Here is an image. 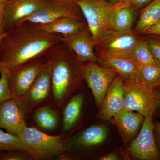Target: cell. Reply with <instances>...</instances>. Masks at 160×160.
<instances>
[{
  "label": "cell",
  "instance_id": "9a60e30c",
  "mask_svg": "<svg viewBox=\"0 0 160 160\" xmlns=\"http://www.w3.org/2000/svg\"><path fill=\"white\" fill-rule=\"evenodd\" d=\"M124 83L119 75L116 76L107 89L102 104L100 117L109 121L124 108Z\"/></svg>",
  "mask_w": 160,
  "mask_h": 160
},
{
  "label": "cell",
  "instance_id": "e575fe53",
  "mask_svg": "<svg viewBox=\"0 0 160 160\" xmlns=\"http://www.w3.org/2000/svg\"><path fill=\"white\" fill-rule=\"evenodd\" d=\"M100 160H117L118 159V155L115 152L109 153L99 158Z\"/></svg>",
  "mask_w": 160,
  "mask_h": 160
},
{
  "label": "cell",
  "instance_id": "277c9868",
  "mask_svg": "<svg viewBox=\"0 0 160 160\" xmlns=\"http://www.w3.org/2000/svg\"><path fill=\"white\" fill-rule=\"evenodd\" d=\"M86 20L95 43L112 31L109 18L114 9L122 4L112 5L105 0H75Z\"/></svg>",
  "mask_w": 160,
  "mask_h": 160
},
{
  "label": "cell",
  "instance_id": "cb8c5ba5",
  "mask_svg": "<svg viewBox=\"0 0 160 160\" xmlns=\"http://www.w3.org/2000/svg\"><path fill=\"white\" fill-rule=\"evenodd\" d=\"M138 82L155 88L160 85V66L158 65L139 66Z\"/></svg>",
  "mask_w": 160,
  "mask_h": 160
},
{
  "label": "cell",
  "instance_id": "7c38bea8",
  "mask_svg": "<svg viewBox=\"0 0 160 160\" xmlns=\"http://www.w3.org/2000/svg\"><path fill=\"white\" fill-rule=\"evenodd\" d=\"M27 126L26 115L17 100L11 98L0 103V129L18 136Z\"/></svg>",
  "mask_w": 160,
  "mask_h": 160
},
{
  "label": "cell",
  "instance_id": "6da1fadb",
  "mask_svg": "<svg viewBox=\"0 0 160 160\" xmlns=\"http://www.w3.org/2000/svg\"><path fill=\"white\" fill-rule=\"evenodd\" d=\"M63 36L44 31L39 25L23 22L5 32L0 42V66L10 69L44 56Z\"/></svg>",
  "mask_w": 160,
  "mask_h": 160
},
{
  "label": "cell",
  "instance_id": "ba28073f",
  "mask_svg": "<svg viewBox=\"0 0 160 160\" xmlns=\"http://www.w3.org/2000/svg\"><path fill=\"white\" fill-rule=\"evenodd\" d=\"M66 18L85 20L75 0H46L45 5L39 10L21 22L26 21L44 25Z\"/></svg>",
  "mask_w": 160,
  "mask_h": 160
},
{
  "label": "cell",
  "instance_id": "9c48e42d",
  "mask_svg": "<svg viewBox=\"0 0 160 160\" xmlns=\"http://www.w3.org/2000/svg\"><path fill=\"white\" fill-rule=\"evenodd\" d=\"M140 39L132 31H111L96 43L95 49L100 57L131 58Z\"/></svg>",
  "mask_w": 160,
  "mask_h": 160
},
{
  "label": "cell",
  "instance_id": "5bb4252c",
  "mask_svg": "<svg viewBox=\"0 0 160 160\" xmlns=\"http://www.w3.org/2000/svg\"><path fill=\"white\" fill-rule=\"evenodd\" d=\"M63 42L73 52L79 62L83 63L102 62L95 53V43L89 29L72 35L63 36Z\"/></svg>",
  "mask_w": 160,
  "mask_h": 160
},
{
  "label": "cell",
  "instance_id": "ffe728a7",
  "mask_svg": "<svg viewBox=\"0 0 160 160\" xmlns=\"http://www.w3.org/2000/svg\"><path fill=\"white\" fill-rule=\"evenodd\" d=\"M84 96L78 93L73 96L64 106L63 111L62 125L64 133L70 131L79 120L83 104Z\"/></svg>",
  "mask_w": 160,
  "mask_h": 160
},
{
  "label": "cell",
  "instance_id": "8992f818",
  "mask_svg": "<svg viewBox=\"0 0 160 160\" xmlns=\"http://www.w3.org/2000/svg\"><path fill=\"white\" fill-rule=\"evenodd\" d=\"M45 59L39 57L13 69H9V79L12 98L21 102L42 71Z\"/></svg>",
  "mask_w": 160,
  "mask_h": 160
},
{
  "label": "cell",
  "instance_id": "5b68a950",
  "mask_svg": "<svg viewBox=\"0 0 160 160\" xmlns=\"http://www.w3.org/2000/svg\"><path fill=\"white\" fill-rule=\"evenodd\" d=\"M51 76V65L45 59L37 78L26 97L19 102L26 116L43 107L54 106Z\"/></svg>",
  "mask_w": 160,
  "mask_h": 160
},
{
  "label": "cell",
  "instance_id": "52a82bcc",
  "mask_svg": "<svg viewBox=\"0 0 160 160\" xmlns=\"http://www.w3.org/2000/svg\"><path fill=\"white\" fill-rule=\"evenodd\" d=\"M124 109L143 116H153L158 108L154 88L139 82L124 83Z\"/></svg>",
  "mask_w": 160,
  "mask_h": 160
},
{
  "label": "cell",
  "instance_id": "836d02e7",
  "mask_svg": "<svg viewBox=\"0 0 160 160\" xmlns=\"http://www.w3.org/2000/svg\"><path fill=\"white\" fill-rule=\"evenodd\" d=\"M154 89L158 100V108L156 112H158V114L160 117V85L155 87Z\"/></svg>",
  "mask_w": 160,
  "mask_h": 160
},
{
  "label": "cell",
  "instance_id": "8fae6325",
  "mask_svg": "<svg viewBox=\"0 0 160 160\" xmlns=\"http://www.w3.org/2000/svg\"><path fill=\"white\" fill-rule=\"evenodd\" d=\"M117 75L113 69L101 67L96 63L84 65L83 78L91 89L98 107L102 106L107 89Z\"/></svg>",
  "mask_w": 160,
  "mask_h": 160
},
{
  "label": "cell",
  "instance_id": "d4e9b609",
  "mask_svg": "<svg viewBox=\"0 0 160 160\" xmlns=\"http://www.w3.org/2000/svg\"><path fill=\"white\" fill-rule=\"evenodd\" d=\"M139 66L158 65L145 40L140 39L131 56Z\"/></svg>",
  "mask_w": 160,
  "mask_h": 160
},
{
  "label": "cell",
  "instance_id": "3957f363",
  "mask_svg": "<svg viewBox=\"0 0 160 160\" xmlns=\"http://www.w3.org/2000/svg\"><path fill=\"white\" fill-rule=\"evenodd\" d=\"M18 137L36 159L59 158L66 152L65 140L60 135H50L34 127L27 126Z\"/></svg>",
  "mask_w": 160,
  "mask_h": 160
},
{
  "label": "cell",
  "instance_id": "f1b7e54d",
  "mask_svg": "<svg viewBox=\"0 0 160 160\" xmlns=\"http://www.w3.org/2000/svg\"><path fill=\"white\" fill-rule=\"evenodd\" d=\"M145 40L158 66H160V39L149 38Z\"/></svg>",
  "mask_w": 160,
  "mask_h": 160
},
{
  "label": "cell",
  "instance_id": "4dcf8cb0",
  "mask_svg": "<svg viewBox=\"0 0 160 160\" xmlns=\"http://www.w3.org/2000/svg\"><path fill=\"white\" fill-rule=\"evenodd\" d=\"M144 34L160 36V20L157 23L147 29Z\"/></svg>",
  "mask_w": 160,
  "mask_h": 160
},
{
  "label": "cell",
  "instance_id": "4fadbf2b",
  "mask_svg": "<svg viewBox=\"0 0 160 160\" xmlns=\"http://www.w3.org/2000/svg\"><path fill=\"white\" fill-rule=\"evenodd\" d=\"M45 2L46 0H7L5 9V32L39 10Z\"/></svg>",
  "mask_w": 160,
  "mask_h": 160
},
{
  "label": "cell",
  "instance_id": "e0dca14e",
  "mask_svg": "<svg viewBox=\"0 0 160 160\" xmlns=\"http://www.w3.org/2000/svg\"><path fill=\"white\" fill-rule=\"evenodd\" d=\"M145 118L138 112L123 109L111 119L112 124L119 129L124 139L130 142L138 133Z\"/></svg>",
  "mask_w": 160,
  "mask_h": 160
},
{
  "label": "cell",
  "instance_id": "4316f807",
  "mask_svg": "<svg viewBox=\"0 0 160 160\" xmlns=\"http://www.w3.org/2000/svg\"><path fill=\"white\" fill-rule=\"evenodd\" d=\"M0 103L12 98L9 69L0 66Z\"/></svg>",
  "mask_w": 160,
  "mask_h": 160
},
{
  "label": "cell",
  "instance_id": "7402d4cb",
  "mask_svg": "<svg viewBox=\"0 0 160 160\" xmlns=\"http://www.w3.org/2000/svg\"><path fill=\"white\" fill-rule=\"evenodd\" d=\"M58 109L54 106H46L33 112L35 122L41 129L46 131L55 130L59 125Z\"/></svg>",
  "mask_w": 160,
  "mask_h": 160
},
{
  "label": "cell",
  "instance_id": "44dd1931",
  "mask_svg": "<svg viewBox=\"0 0 160 160\" xmlns=\"http://www.w3.org/2000/svg\"><path fill=\"white\" fill-rule=\"evenodd\" d=\"M134 11L129 3H124L114 9L109 18V26L112 31H132Z\"/></svg>",
  "mask_w": 160,
  "mask_h": 160
},
{
  "label": "cell",
  "instance_id": "f546056e",
  "mask_svg": "<svg viewBox=\"0 0 160 160\" xmlns=\"http://www.w3.org/2000/svg\"><path fill=\"white\" fill-rule=\"evenodd\" d=\"M7 0H0V36L5 33V9Z\"/></svg>",
  "mask_w": 160,
  "mask_h": 160
},
{
  "label": "cell",
  "instance_id": "ac0fdd59",
  "mask_svg": "<svg viewBox=\"0 0 160 160\" xmlns=\"http://www.w3.org/2000/svg\"><path fill=\"white\" fill-rule=\"evenodd\" d=\"M102 62L113 69L124 83L137 82L139 66L131 58L122 56L100 57Z\"/></svg>",
  "mask_w": 160,
  "mask_h": 160
},
{
  "label": "cell",
  "instance_id": "1f68e13d",
  "mask_svg": "<svg viewBox=\"0 0 160 160\" xmlns=\"http://www.w3.org/2000/svg\"><path fill=\"white\" fill-rule=\"evenodd\" d=\"M153 0H130L129 2V6L142 7L146 6Z\"/></svg>",
  "mask_w": 160,
  "mask_h": 160
},
{
  "label": "cell",
  "instance_id": "d6a6232c",
  "mask_svg": "<svg viewBox=\"0 0 160 160\" xmlns=\"http://www.w3.org/2000/svg\"><path fill=\"white\" fill-rule=\"evenodd\" d=\"M153 132L156 142H157L158 149L160 152V122L154 123Z\"/></svg>",
  "mask_w": 160,
  "mask_h": 160
},
{
  "label": "cell",
  "instance_id": "484cf974",
  "mask_svg": "<svg viewBox=\"0 0 160 160\" xmlns=\"http://www.w3.org/2000/svg\"><path fill=\"white\" fill-rule=\"evenodd\" d=\"M8 150H20L30 153L18 136L0 129V152Z\"/></svg>",
  "mask_w": 160,
  "mask_h": 160
},
{
  "label": "cell",
  "instance_id": "74e56055",
  "mask_svg": "<svg viewBox=\"0 0 160 160\" xmlns=\"http://www.w3.org/2000/svg\"><path fill=\"white\" fill-rule=\"evenodd\" d=\"M105 1H106V0H105Z\"/></svg>",
  "mask_w": 160,
  "mask_h": 160
},
{
  "label": "cell",
  "instance_id": "8d00e7d4",
  "mask_svg": "<svg viewBox=\"0 0 160 160\" xmlns=\"http://www.w3.org/2000/svg\"><path fill=\"white\" fill-rule=\"evenodd\" d=\"M5 33H4V34H3V35H2L0 36V42H1V40L2 39V38H4V36H5Z\"/></svg>",
  "mask_w": 160,
  "mask_h": 160
},
{
  "label": "cell",
  "instance_id": "603a6c76",
  "mask_svg": "<svg viewBox=\"0 0 160 160\" xmlns=\"http://www.w3.org/2000/svg\"><path fill=\"white\" fill-rule=\"evenodd\" d=\"M160 20V0H153L143 9L136 27V31L144 34L149 27Z\"/></svg>",
  "mask_w": 160,
  "mask_h": 160
},
{
  "label": "cell",
  "instance_id": "83f0119b",
  "mask_svg": "<svg viewBox=\"0 0 160 160\" xmlns=\"http://www.w3.org/2000/svg\"><path fill=\"white\" fill-rule=\"evenodd\" d=\"M36 160L34 156L26 152L8 150L0 152V160Z\"/></svg>",
  "mask_w": 160,
  "mask_h": 160
},
{
  "label": "cell",
  "instance_id": "7a4b0ae2",
  "mask_svg": "<svg viewBox=\"0 0 160 160\" xmlns=\"http://www.w3.org/2000/svg\"><path fill=\"white\" fill-rule=\"evenodd\" d=\"M44 56L51 65L53 105L61 111L79 80L84 78V65L63 41L52 46Z\"/></svg>",
  "mask_w": 160,
  "mask_h": 160
},
{
  "label": "cell",
  "instance_id": "2e32d148",
  "mask_svg": "<svg viewBox=\"0 0 160 160\" xmlns=\"http://www.w3.org/2000/svg\"><path fill=\"white\" fill-rule=\"evenodd\" d=\"M109 133V129L103 125L88 127L72 138L65 140L66 152L72 149H85L99 145L105 142Z\"/></svg>",
  "mask_w": 160,
  "mask_h": 160
},
{
  "label": "cell",
  "instance_id": "d590c367",
  "mask_svg": "<svg viewBox=\"0 0 160 160\" xmlns=\"http://www.w3.org/2000/svg\"><path fill=\"white\" fill-rule=\"evenodd\" d=\"M130 0H108L107 2L112 5H118L129 2Z\"/></svg>",
  "mask_w": 160,
  "mask_h": 160
},
{
  "label": "cell",
  "instance_id": "30bf717a",
  "mask_svg": "<svg viewBox=\"0 0 160 160\" xmlns=\"http://www.w3.org/2000/svg\"><path fill=\"white\" fill-rule=\"evenodd\" d=\"M152 117L145 118L138 133L129 148L132 156L142 160H160V152L155 139Z\"/></svg>",
  "mask_w": 160,
  "mask_h": 160
},
{
  "label": "cell",
  "instance_id": "d6986e66",
  "mask_svg": "<svg viewBox=\"0 0 160 160\" xmlns=\"http://www.w3.org/2000/svg\"><path fill=\"white\" fill-rule=\"evenodd\" d=\"M39 25L41 29L46 32L63 36L77 34L88 29L86 20L73 18H66L48 24Z\"/></svg>",
  "mask_w": 160,
  "mask_h": 160
}]
</instances>
